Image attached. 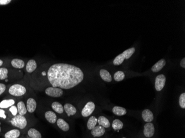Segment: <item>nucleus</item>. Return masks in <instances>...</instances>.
<instances>
[{
    "mask_svg": "<svg viewBox=\"0 0 185 138\" xmlns=\"http://www.w3.org/2000/svg\"><path fill=\"white\" fill-rule=\"evenodd\" d=\"M47 76L53 87L70 89L84 79V74L80 68L67 64H55L48 69Z\"/></svg>",
    "mask_w": 185,
    "mask_h": 138,
    "instance_id": "1",
    "label": "nucleus"
},
{
    "mask_svg": "<svg viewBox=\"0 0 185 138\" xmlns=\"http://www.w3.org/2000/svg\"><path fill=\"white\" fill-rule=\"evenodd\" d=\"M11 123L13 126L20 129H24L27 125L26 118L24 115H19L14 116L11 120Z\"/></svg>",
    "mask_w": 185,
    "mask_h": 138,
    "instance_id": "2",
    "label": "nucleus"
},
{
    "mask_svg": "<svg viewBox=\"0 0 185 138\" xmlns=\"http://www.w3.org/2000/svg\"><path fill=\"white\" fill-rule=\"evenodd\" d=\"M8 92L12 96L17 97L22 96L26 94V89L25 87L21 84H14L9 87Z\"/></svg>",
    "mask_w": 185,
    "mask_h": 138,
    "instance_id": "3",
    "label": "nucleus"
},
{
    "mask_svg": "<svg viewBox=\"0 0 185 138\" xmlns=\"http://www.w3.org/2000/svg\"><path fill=\"white\" fill-rule=\"evenodd\" d=\"M46 94L52 97H59L63 95V91L62 89L58 87H49L46 89Z\"/></svg>",
    "mask_w": 185,
    "mask_h": 138,
    "instance_id": "4",
    "label": "nucleus"
},
{
    "mask_svg": "<svg viewBox=\"0 0 185 138\" xmlns=\"http://www.w3.org/2000/svg\"><path fill=\"white\" fill-rule=\"evenodd\" d=\"M166 83V77L163 74L158 75L156 77L155 82V89L157 91H161Z\"/></svg>",
    "mask_w": 185,
    "mask_h": 138,
    "instance_id": "5",
    "label": "nucleus"
},
{
    "mask_svg": "<svg viewBox=\"0 0 185 138\" xmlns=\"http://www.w3.org/2000/svg\"><path fill=\"white\" fill-rule=\"evenodd\" d=\"M95 108V105L94 102H89L85 105L84 107L83 108L82 110V115L83 117H89V115L94 112Z\"/></svg>",
    "mask_w": 185,
    "mask_h": 138,
    "instance_id": "6",
    "label": "nucleus"
},
{
    "mask_svg": "<svg viewBox=\"0 0 185 138\" xmlns=\"http://www.w3.org/2000/svg\"><path fill=\"white\" fill-rule=\"evenodd\" d=\"M155 126L151 122L147 123L144 127V134L146 138H151L155 134Z\"/></svg>",
    "mask_w": 185,
    "mask_h": 138,
    "instance_id": "7",
    "label": "nucleus"
},
{
    "mask_svg": "<svg viewBox=\"0 0 185 138\" xmlns=\"http://www.w3.org/2000/svg\"><path fill=\"white\" fill-rule=\"evenodd\" d=\"M106 132L105 128L101 125L95 126L93 129L91 130V134L94 137H101Z\"/></svg>",
    "mask_w": 185,
    "mask_h": 138,
    "instance_id": "8",
    "label": "nucleus"
},
{
    "mask_svg": "<svg viewBox=\"0 0 185 138\" xmlns=\"http://www.w3.org/2000/svg\"><path fill=\"white\" fill-rule=\"evenodd\" d=\"M142 118L145 122L150 123L154 120V115L151 110L146 109L142 112Z\"/></svg>",
    "mask_w": 185,
    "mask_h": 138,
    "instance_id": "9",
    "label": "nucleus"
},
{
    "mask_svg": "<svg viewBox=\"0 0 185 138\" xmlns=\"http://www.w3.org/2000/svg\"><path fill=\"white\" fill-rule=\"evenodd\" d=\"M37 107V103L35 99L30 98L27 101V110L28 112L33 113L35 111Z\"/></svg>",
    "mask_w": 185,
    "mask_h": 138,
    "instance_id": "10",
    "label": "nucleus"
},
{
    "mask_svg": "<svg viewBox=\"0 0 185 138\" xmlns=\"http://www.w3.org/2000/svg\"><path fill=\"white\" fill-rule=\"evenodd\" d=\"M64 110L66 111V113L68 116L74 115L77 113V109L74 105L70 103H67L64 105Z\"/></svg>",
    "mask_w": 185,
    "mask_h": 138,
    "instance_id": "11",
    "label": "nucleus"
},
{
    "mask_svg": "<svg viewBox=\"0 0 185 138\" xmlns=\"http://www.w3.org/2000/svg\"><path fill=\"white\" fill-rule=\"evenodd\" d=\"M45 116L47 121L50 123L54 124L57 120V115L52 111H47L45 113Z\"/></svg>",
    "mask_w": 185,
    "mask_h": 138,
    "instance_id": "12",
    "label": "nucleus"
},
{
    "mask_svg": "<svg viewBox=\"0 0 185 138\" xmlns=\"http://www.w3.org/2000/svg\"><path fill=\"white\" fill-rule=\"evenodd\" d=\"M166 65V61L165 59H161L157 63L155 64L151 68V70L153 73H157L161 70Z\"/></svg>",
    "mask_w": 185,
    "mask_h": 138,
    "instance_id": "13",
    "label": "nucleus"
},
{
    "mask_svg": "<svg viewBox=\"0 0 185 138\" xmlns=\"http://www.w3.org/2000/svg\"><path fill=\"white\" fill-rule=\"evenodd\" d=\"M57 124L59 128L63 131H67L70 129V126L68 123L62 118H59L57 120Z\"/></svg>",
    "mask_w": 185,
    "mask_h": 138,
    "instance_id": "14",
    "label": "nucleus"
},
{
    "mask_svg": "<svg viewBox=\"0 0 185 138\" xmlns=\"http://www.w3.org/2000/svg\"><path fill=\"white\" fill-rule=\"evenodd\" d=\"M100 76L104 81L110 82L112 81V77L110 73L105 69H101L100 71Z\"/></svg>",
    "mask_w": 185,
    "mask_h": 138,
    "instance_id": "15",
    "label": "nucleus"
},
{
    "mask_svg": "<svg viewBox=\"0 0 185 138\" xmlns=\"http://www.w3.org/2000/svg\"><path fill=\"white\" fill-rule=\"evenodd\" d=\"M112 113L117 116H122L127 114V110L120 106H115L112 108Z\"/></svg>",
    "mask_w": 185,
    "mask_h": 138,
    "instance_id": "16",
    "label": "nucleus"
},
{
    "mask_svg": "<svg viewBox=\"0 0 185 138\" xmlns=\"http://www.w3.org/2000/svg\"><path fill=\"white\" fill-rule=\"evenodd\" d=\"M98 123L99 125L103 126L104 128H108L111 125L109 120L106 117L104 116H100L99 117Z\"/></svg>",
    "mask_w": 185,
    "mask_h": 138,
    "instance_id": "17",
    "label": "nucleus"
},
{
    "mask_svg": "<svg viewBox=\"0 0 185 138\" xmlns=\"http://www.w3.org/2000/svg\"><path fill=\"white\" fill-rule=\"evenodd\" d=\"M20 135V131L18 129H12L5 134V138H18Z\"/></svg>",
    "mask_w": 185,
    "mask_h": 138,
    "instance_id": "18",
    "label": "nucleus"
},
{
    "mask_svg": "<svg viewBox=\"0 0 185 138\" xmlns=\"http://www.w3.org/2000/svg\"><path fill=\"white\" fill-rule=\"evenodd\" d=\"M37 68V63L35 60H30L26 65V71L29 73H33Z\"/></svg>",
    "mask_w": 185,
    "mask_h": 138,
    "instance_id": "19",
    "label": "nucleus"
},
{
    "mask_svg": "<svg viewBox=\"0 0 185 138\" xmlns=\"http://www.w3.org/2000/svg\"><path fill=\"white\" fill-rule=\"evenodd\" d=\"M14 100H3L0 102V108L1 109H4V108H8L11 107L12 105H14Z\"/></svg>",
    "mask_w": 185,
    "mask_h": 138,
    "instance_id": "20",
    "label": "nucleus"
},
{
    "mask_svg": "<svg viewBox=\"0 0 185 138\" xmlns=\"http://www.w3.org/2000/svg\"><path fill=\"white\" fill-rule=\"evenodd\" d=\"M11 65L16 69H22L24 66V63L22 60L19 59H14L11 61Z\"/></svg>",
    "mask_w": 185,
    "mask_h": 138,
    "instance_id": "21",
    "label": "nucleus"
},
{
    "mask_svg": "<svg viewBox=\"0 0 185 138\" xmlns=\"http://www.w3.org/2000/svg\"><path fill=\"white\" fill-rule=\"evenodd\" d=\"M52 109L59 114H62L64 112V108L61 103L58 102H54L52 104Z\"/></svg>",
    "mask_w": 185,
    "mask_h": 138,
    "instance_id": "22",
    "label": "nucleus"
},
{
    "mask_svg": "<svg viewBox=\"0 0 185 138\" xmlns=\"http://www.w3.org/2000/svg\"><path fill=\"white\" fill-rule=\"evenodd\" d=\"M98 123V120L96 117L91 116L89 118L88 123H87V128L89 130H92L95 126H96V124Z\"/></svg>",
    "mask_w": 185,
    "mask_h": 138,
    "instance_id": "23",
    "label": "nucleus"
},
{
    "mask_svg": "<svg viewBox=\"0 0 185 138\" xmlns=\"http://www.w3.org/2000/svg\"><path fill=\"white\" fill-rule=\"evenodd\" d=\"M28 135L30 138H42V135L40 131L34 128H30L28 131Z\"/></svg>",
    "mask_w": 185,
    "mask_h": 138,
    "instance_id": "24",
    "label": "nucleus"
},
{
    "mask_svg": "<svg viewBox=\"0 0 185 138\" xmlns=\"http://www.w3.org/2000/svg\"><path fill=\"white\" fill-rule=\"evenodd\" d=\"M17 108H18V112L19 115H26L27 110L24 102L22 101L19 102V103H17Z\"/></svg>",
    "mask_w": 185,
    "mask_h": 138,
    "instance_id": "25",
    "label": "nucleus"
},
{
    "mask_svg": "<svg viewBox=\"0 0 185 138\" xmlns=\"http://www.w3.org/2000/svg\"><path fill=\"white\" fill-rule=\"evenodd\" d=\"M124 124L122 122L119 120H115L112 123V128L114 130H120L123 128Z\"/></svg>",
    "mask_w": 185,
    "mask_h": 138,
    "instance_id": "26",
    "label": "nucleus"
},
{
    "mask_svg": "<svg viewBox=\"0 0 185 138\" xmlns=\"http://www.w3.org/2000/svg\"><path fill=\"white\" fill-rule=\"evenodd\" d=\"M125 59L124 56L123 55V54L122 53V54L118 55L114 59V60L113 61V64H114V65H121L123 63V61H124Z\"/></svg>",
    "mask_w": 185,
    "mask_h": 138,
    "instance_id": "27",
    "label": "nucleus"
},
{
    "mask_svg": "<svg viewBox=\"0 0 185 138\" xmlns=\"http://www.w3.org/2000/svg\"><path fill=\"white\" fill-rule=\"evenodd\" d=\"M125 78V74L122 71H119L115 73L114 76V80L117 81H122V80H124Z\"/></svg>",
    "mask_w": 185,
    "mask_h": 138,
    "instance_id": "28",
    "label": "nucleus"
},
{
    "mask_svg": "<svg viewBox=\"0 0 185 138\" xmlns=\"http://www.w3.org/2000/svg\"><path fill=\"white\" fill-rule=\"evenodd\" d=\"M135 52V48H131L130 49L125 50L122 54H123L125 59H129L132 56V55H133Z\"/></svg>",
    "mask_w": 185,
    "mask_h": 138,
    "instance_id": "29",
    "label": "nucleus"
},
{
    "mask_svg": "<svg viewBox=\"0 0 185 138\" xmlns=\"http://www.w3.org/2000/svg\"><path fill=\"white\" fill-rule=\"evenodd\" d=\"M8 72L7 68H0V80H6L8 77Z\"/></svg>",
    "mask_w": 185,
    "mask_h": 138,
    "instance_id": "30",
    "label": "nucleus"
},
{
    "mask_svg": "<svg viewBox=\"0 0 185 138\" xmlns=\"http://www.w3.org/2000/svg\"><path fill=\"white\" fill-rule=\"evenodd\" d=\"M179 105L181 107L185 108V93H182L179 97Z\"/></svg>",
    "mask_w": 185,
    "mask_h": 138,
    "instance_id": "31",
    "label": "nucleus"
},
{
    "mask_svg": "<svg viewBox=\"0 0 185 138\" xmlns=\"http://www.w3.org/2000/svg\"><path fill=\"white\" fill-rule=\"evenodd\" d=\"M9 111L11 112L14 116H16L17 115L18 110H17V108L15 105H14L9 108Z\"/></svg>",
    "mask_w": 185,
    "mask_h": 138,
    "instance_id": "32",
    "label": "nucleus"
},
{
    "mask_svg": "<svg viewBox=\"0 0 185 138\" xmlns=\"http://www.w3.org/2000/svg\"><path fill=\"white\" fill-rule=\"evenodd\" d=\"M6 88V87L5 84H0V95H1L5 91Z\"/></svg>",
    "mask_w": 185,
    "mask_h": 138,
    "instance_id": "33",
    "label": "nucleus"
},
{
    "mask_svg": "<svg viewBox=\"0 0 185 138\" xmlns=\"http://www.w3.org/2000/svg\"><path fill=\"white\" fill-rule=\"evenodd\" d=\"M11 0H0V5H6L9 4Z\"/></svg>",
    "mask_w": 185,
    "mask_h": 138,
    "instance_id": "34",
    "label": "nucleus"
},
{
    "mask_svg": "<svg viewBox=\"0 0 185 138\" xmlns=\"http://www.w3.org/2000/svg\"><path fill=\"white\" fill-rule=\"evenodd\" d=\"M0 117L3 118V119H6V116L5 115V112L3 110V109L0 110Z\"/></svg>",
    "mask_w": 185,
    "mask_h": 138,
    "instance_id": "35",
    "label": "nucleus"
},
{
    "mask_svg": "<svg viewBox=\"0 0 185 138\" xmlns=\"http://www.w3.org/2000/svg\"><path fill=\"white\" fill-rule=\"evenodd\" d=\"M180 65L182 68H185V58H183L180 62Z\"/></svg>",
    "mask_w": 185,
    "mask_h": 138,
    "instance_id": "36",
    "label": "nucleus"
},
{
    "mask_svg": "<svg viewBox=\"0 0 185 138\" xmlns=\"http://www.w3.org/2000/svg\"><path fill=\"white\" fill-rule=\"evenodd\" d=\"M3 60L0 59V66H1L3 65Z\"/></svg>",
    "mask_w": 185,
    "mask_h": 138,
    "instance_id": "37",
    "label": "nucleus"
},
{
    "mask_svg": "<svg viewBox=\"0 0 185 138\" xmlns=\"http://www.w3.org/2000/svg\"><path fill=\"white\" fill-rule=\"evenodd\" d=\"M1 131V126H0V132Z\"/></svg>",
    "mask_w": 185,
    "mask_h": 138,
    "instance_id": "38",
    "label": "nucleus"
},
{
    "mask_svg": "<svg viewBox=\"0 0 185 138\" xmlns=\"http://www.w3.org/2000/svg\"></svg>",
    "mask_w": 185,
    "mask_h": 138,
    "instance_id": "39",
    "label": "nucleus"
}]
</instances>
